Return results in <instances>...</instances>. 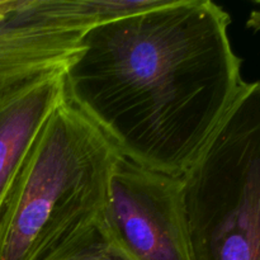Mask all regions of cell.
Here are the masks:
<instances>
[{
  "label": "cell",
  "mask_w": 260,
  "mask_h": 260,
  "mask_svg": "<svg viewBox=\"0 0 260 260\" xmlns=\"http://www.w3.org/2000/svg\"><path fill=\"white\" fill-rule=\"evenodd\" d=\"M230 22L210 0H165L94 25L63 74L66 101L122 157L180 177L244 85Z\"/></svg>",
  "instance_id": "6da1fadb"
},
{
  "label": "cell",
  "mask_w": 260,
  "mask_h": 260,
  "mask_svg": "<svg viewBox=\"0 0 260 260\" xmlns=\"http://www.w3.org/2000/svg\"><path fill=\"white\" fill-rule=\"evenodd\" d=\"M121 155L66 98L51 114L0 212V260H45L102 221Z\"/></svg>",
  "instance_id": "7a4b0ae2"
},
{
  "label": "cell",
  "mask_w": 260,
  "mask_h": 260,
  "mask_svg": "<svg viewBox=\"0 0 260 260\" xmlns=\"http://www.w3.org/2000/svg\"><path fill=\"white\" fill-rule=\"evenodd\" d=\"M192 260H260V80L180 175Z\"/></svg>",
  "instance_id": "3957f363"
},
{
  "label": "cell",
  "mask_w": 260,
  "mask_h": 260,
  "mask_svg": "<svg viewBox=\"0 0 260 260\" xmlns=\"http://www.w3.org/2000/svg\"><path fill=\"white\" fill-rule=\"evenodd\" d=\"M146 8L145 0H0V102L65 73L94 25Z\"/></svg>",
  "instance_id": "277c9868"
},
{
  "label": "cell",
  "mask_w": 260,
  "mask_h": 260,
  "mask_svg": "<svg viewBox=\"0 0 260 260\" xmlns=\"http://www.w3.org/2000/svg\"><path fill=\"white\" fill-rule=\"evenodd\" d=\"M102 225L132 260H192L182 178L119 157Z\"/></svg>",
  "instance_id": "5b68a950"
},
{
  "label": "cell",
  "mask_w": 260,
  "mask_h": 260,
  "mask_svg": "<svg viewBox=\"0 0 260 260\" xmlns=\"http://www.w3.org/2000/svg\"><path fill=\"white\" fill-rule=\"evenodd\" d=\"M63 74L48 76L0 102V212L51 114L65 99Z\"/></svg>",
  "instance_id": "8992f818"
},
{
  "label": "cell",
  "mask_w": 260,
  "mask_h": 260,
  "mask_svg": "<svg viewBox=\"0 0 260 260\" xmlns=\"http://www.w3.org/2000/svg\"><path fill=\"white\" fill-rule=\"evenodd\" d=\"M45 260H132L96 222Z\"/></svg>",
  "instance_id": "52a82bcc"
},
{
  "label": "cell",
  "mask_w": 260,
  "mask_h": 260,
  "mask_svg": "<svg viewBox=\"0 0 260 260\" xmlns=\"http://www.w3.org/2000/svg\"><path fill=\"white\" fill-rule=\"evenodd\" d=\"M248 28L254 30H260V12L255 10V12L251 13L248 18V22H246Z\"/></svg>",
  "instance_id": "ba28073f"
},
{
  "label": "cell",
  "mask_w": 260,
  "mask_h": 260,
  "mask_svg": "<svg viewBox=\"0 0 260 260\" xmlns=\"http://www.w3.org/2000/svg\"><path fill=\"white\" fill-rule=\"evenodd\" d=\"M256 3H258V4H260V0H259V2H256Z\"/></svg>",
  "instance_id": "9c48e42d"
}]
</instances>
